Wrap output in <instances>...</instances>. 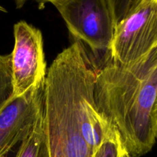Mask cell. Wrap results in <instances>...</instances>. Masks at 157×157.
I'll list each match as a JSON object with an SVG mask.
<instances>
[{
	"label": "cell",
	"instance_id": "cell-5",
	"mask_svg": "<svg viewBox=\"0 0 157 157\" xmlns=\"http://www.w3.org/2000/svg\"><path fill=\"white\" fill-rule=\"evenodd\" d=\"M15 44L11 55L12 97L24 94L46 78V63L42 35L36 28L25 21L14 25Z\"/></svg>",
	"mask_w": 157,
	"mask_h": 157
},
{
	"label": "cell",
	"instance_id": "cell-14",
	"mask_svg": "<svg viewBox=\"0 0 157 157\" xmlns=\"http://www.w3.org/2000/svg\"><path fill=\"white\" fill-rule=\"evenodd\" d=\"M3 157H8V154H7V155H6V156H3Z\"/></svg>",
	"mask_w": 157,
	"mask_h": 157
},
{
	"label": "cell",
	"instance_id": "cell-1",
	"mask_svg": "<svg viewBox=\"0 0 157 157\" xmlns=\"http://www.w3.org/2000/svg\"><path fill=\"white\" fill-rule=\"evenodd\" d=\"M157 96V47L130 65L113 61L96 70L94 99L131 157L150 151L156 143L153 110Z\"/></svg>",
	"mask_w": 157,
	"mask_h": 157
},
{
	"label": "cell",
	"instance_id": "cell-9",
	"mask_svg": "<svg viewBox=\"0 0 157 157\" xmlns=\"http://www.w3.org/2000/svg\"><path fill=\"white\" fill-rule=\"evenodd\" d=\"M142 0H107L115 27L127 18Z\"/></svg>",
	"mask_w": 157,
	"mask_h": 157
},
{
	"label": "cell",
	"instance_id": "cell-8",
	"mask_svg": "<svg viewBox=\"0 0 157 157\" xmlns=\"http://www.w3.org/2000/svg\"><path fill=\"white\" fill-rule=\"evenodd\" d=\"M11 55H0V110L12 97Z\"/></svg>",
	"mask_w": 157,
	"mask_h": 157
},
{
	"label": "cell",
	"instance_id": "cell-7",
	"mask_svg": "<svg viewBox=\"0 0 157 157\" xmlns=\"http://www.w3.org/2000/svg\"><path fill=\"white\" fill-rule=\"evenodd\" d=\"M15 157H49L43 122V112L29 136L21 143Z\"/></svg>",
	"mask_w": 157,
	"mask_h": 157
},
{
	"label": "cell",
	"instance_id": "cell-3",
	"mask_svg": "<svg viewBox=\"0 0 157 157\" xmlns=\"http://www.w3.org/2000/svg\"><path fill=\"white\" fill-rule=\"evenodd\" d=\"M157 47V0H142L115 27L110 48L112 61L130 65Z\"/></svg>",
	"mask_w": 157,
	"mask_h": 157
},
{
	"label": "cell",
	"instance_id": "cell-2",
	"mask_svg": "<svg viewBox=\"0 0 157 157\" xmlns=\"http://www.w3.org/2000/svg\"><path fill=\"white\" fill-rule=\"evenodd\" d=\"M84 47L77 41L55 58L44 81L43 122L49 157H94L82 132L77 76Z\"/></svg>",
	"mask_w": 157,
	"mask_h": 157
},
{
	"label": "cell",
	"instance_id": "cell-4",
	"mask_svg": "<svg viewBox=\"0 0 157 157\" xmlns=\"http://www.w3.org/2000/svg\"><path fill=\"white\" fill-rule=\"evenodd\" d=\"M69 32L94 52H109L115 25L107 0H65L55 4Z\"/></svg>",
	"mask_w": 157,
	"mask_h": 157
},
{
	"label": "cell",
	"instance_id": "cell-12",
	"mask_svg": "<svg viewBox=\"0 0 157 157\" xmlns=\"http://www.w3.org/2000/svg\"><path fill=\"white\" fill-rule=\"evenodd\" d=\"M153 123H154L155 135H156V138L157 139V96H156V102H155V104H154V107H153Z\"/></svg>",
	"mask_w": 157,
	"mask_h": 157
},
{
	"label": "cell",
	"instance_id": "cell-6",
	"mask_svg": "<svg viewBox=\"0 0 157 157\" xmlns=\"http://www.w3.org/2000/svg\"><path fill=\"white\" fill-rule=\"evenodd\" d=\"M44 83L12 97L0 110V157L29 136L43 112Z\"/></svg>",
	"mask_w": 157,
	"mask_h": 157
},
{
	"label": "cell",
	"instance_id": "cell-10",
	"mask_svg": "<svg viewBox=\"0 0 157 157\" xmlns=\"http://www.w3.org/2000/svg\"><path fill=\"white\" fill-rule=\"evenodd\" d=\"M123 150L124 146L121 136L116 132L101 144L94 153V157H121Z\"/></svg>",
	"mask_w": 157,
	"mask_h": 157
},
{
	"label": "cell",
	"instance_id": "cell-11",
	"mask_svg": "<svg viewBox=\"0 0 157 157\" xmlns=\"http://www.w3.org/2000/svg\"><path fill=\"white\" fill-rule=\"evenodd\" d=\"M15 2H16L17 7L20 8L21 6H23V4H24V3L27 0H15ZM37 1L41 2H51V3H52L53 5H55V4H56V3L61 2H63V1H65V0H37Z\"/></svg>",
	"mask_w": 157,
	"mask_h": 157
},
{
	"label": "cell",
	"instance_id": "cell-13",
	"mask_svg": "<svg viewBox=\"0 0 157 157\" xmlns=\"http://www.w3.org/2000/svg\"><path fill=\"white\" fill-rule=\"evenodd\" d=\"M121 157H131V156H130V155L126 151L125 149L124 148V150H123V152H122V156Z\"/></svg>",
	"mask_w": 157,
	"mask_h": 157
}]
</instances>
